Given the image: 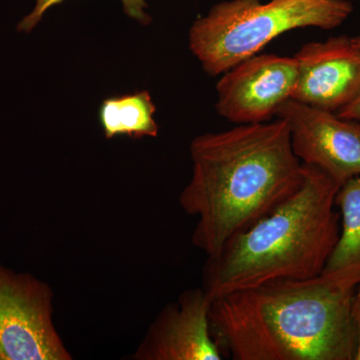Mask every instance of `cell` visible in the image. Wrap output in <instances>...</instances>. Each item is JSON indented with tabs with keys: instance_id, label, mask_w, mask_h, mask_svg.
<instances>
[{
	"instance_id": "cell-1",
	"label": "cell",
	"mask_w": 360,
	"mask_h": 360,
	"mask_svg": "<svg viewBox=\"0 0 360 360\" xmlns=\"http://www.w3.org/2000/svg\"><path fill=\"white\" fill-rule=\"evenodd\" d=\"M359 284L360 262L226 293L212 300L210 330L234 360H354Z\"/></svg>"
},
{
	"instance_id": "cell-2",
	"label": "cell",
	"mask_w": 360,
	"mask_h": 360,
	"mask_svg": "<svg viewBox=\"0 0 360 360\" xmlns=\"http://www.w3.org/2000/svg\"><path fill=\"white\" fill-rule=\"evenodd\" d=\"M189 149L193 175L179 205L198 219L191 241L207 257L290 198L304 179L283 118L200 135Z\"/></svg>"
},
{
	"instance_id": "cell-3",
	"label": "cell",
	"mask_w": 360,
	"mask_h": 360,
	"mask_svg": "<svg viewBox=\"0 0 360 360\" xmlns=\"http://www.w3.org/2000/svg\"><path fill=\"white\" fill-rule=\"evenodd\" d=\"M303 165V163H302ZM304 179L295 194L257 224L207 257L202 288L212 300L279 279L321 276L340 236L335 210L340 189L326 172L303 165Z\"/></svg>"
},
{
	"instance_id": "cell-4",
	"label": "cell",
	"mask_w": 360,
	"mask_h": 360,
	"mask_svg": "<svg viewBox=\"0 0 360 360\" xmlns=\"http://www.w3.org/2000/svg\"><path fill=\"white\" fill-rule=\"evenodd\" d=\"M354 13L349 0H225L189 30V47L210 77L257 56L290 30H335Z\"/></svg>"
},
{
	"instance_id": "cell-5",
	"label": "cell",
	"mask_w": 360,
	"mask_h": 360,
	"mask_svg": "<svg viewBox=\"0 0 360 360\" xmlns=\"http://www.w3.org/2000/svg\"><path fill=\"white\" fill-rule=\"evenodd\" d=\"M53 290L0 264V360H71L53 322Z\"/></svg>"
},
{
	"instance_id": "cell-6",
	"label": "cell",
	"mask_w": 360,
	"mask_h": 360,
	"mask_svg": "<svg viewBox=\"0 0 360 360\" xmlns=\"http://www.w3.org/2000/svg\"><path fill=\"white\" fill-rule=\"evenodd\" d=\"M297 79L295 58L262 54L241 61L217 85L220 116L236 124L266 122L291 99Z\"/></svg>"
},
{
	"instance_id": "cell-7",
	"label": "cell",
	"mask_w": 360,
	"mask_h": 360,
	"mask_svg": "<svg viewBox=\"0 0 360 360\" xmlns=\"http://www.w3.org/2000/svg\"><path fill=\"white\" fill-rule=\"evenodd\" d=\"M277 117L290 127L291 148L303 165H314L340 186L360 175V122L290 99Z\"/></svg>"
},
{
	"instance_id": "cell-8",
	"label": "cell",
	"mask_w": 360,
	"mask_h": 360,
	"mask_svg": "<svg viewBox=\"0 0 360 360\" xmlns=\"http://www.w3.org/2000/svg\"><path fill=\"white\" fill-rule=\"evenodd\" d=\"M212 300L193 288L163 307L132 355L135 360H220L224 354L210 330Z\"/></svg>"
},
{
	"instance_id": "cell-9",
	"label": "cell",
	"mask_w": 360,
	"mask_h": 360,
	"mask_svg": "<svg viewBox=\"0 0 360 360\" xmlns=\"http://www.w3.org/2000/svg\"><path fill=\"white\" fill-rule=\"evenodd\" d=\"M297 79L291 99L340 110L360 91V51L347 35L303 45L295 56Z\"/></svg>"
},
{
	"instance_id": "cell-10",
	"label": "cell",
	"mask_w": 360,
	"mask_h": 360,
	"mask_svg": "<svg viewBox=\"0 0 360 360\" xmlns=\"http://www.w3.org/2000/svg\"><path fill=\"white\" fill-rule=\"evenodd\" d=\"M155 110L148 91L104 99L99 108V122L104 136L113 139L117 135H127L134 139L155 137L158 134Z\"/></svg>"
},
{
	"instance_id": "cell-11",
	"label": "cell",
	"mask_w": 360,
	"mask_h": 360,
	"mask_svg": "<svg viewBox=\"0 0 360 360\" xmlns=\"http://www.w3.org/2000/svg\"><path fill=\"white\" fill-rule=\"evenodd\" d=\"M335 205L342 217L340 239L323 272L335 271L360 262V175L338 189Z\"/></svg>"
},
{
	"instance_id": "cell-12",
	"label": "cell",
	"mask_w": 360,
	"mask_h": 360,
	"mask_svg": "<svg viewBox=\"0 0 360 360\" xmlns=\"http://www.w3.org/2000/svg\"><path fill=\"white\" fill-rule=\"evenodd\" d=\"M63 1L65 0H35L34 8L20 21L18 30L23 32H32L33 28L39 25L47 11L51 7L63 4ZM122 2L125 13L129 18L139 21L142 25H148L150 22L151 18L146 11L148 7L146 0H122Z\"/></svg>"
},
{
	"instance_id": "cell-13",
	"label": "cell",
	"mask_w": 360,
	"mask_h": 360,
	"mask_svg": "<svg viewBox=\"0 0 360 360\" xmlns=\"http://www.w3.org/2000/svg\"><path fill=\"white\" fill-rule=\"evenodd\" d=\"M338 116L342 120L360 122V91L354 101L338 110Z\"/></svg>"
},
{
	"instance_id": "cell-14",
	"label": "cell",
	"mask_w": 360,
	"mask_h": 360,
	"mask_svg": "<svg viewBox=\"0 0 360 360\" xmlns=\"http://www.w3.org/2000/svg\"><path fill=\"white\" fill-rule=\"evenodd\" d=\"M352 319H354L357 335V349L354 360H360V284L355 291L354 302H352Z\"/></svg>"
},
{
	"instance_id": "cell-15",
	"label": "cell",
	"mask_w": 360,
	"mask_h": 360,
	"mask_svg": "<svg viewBox=\"0 0 360 360\" xmlns=\"http://www.w3.org/2000/svg\"><path fill=\"white\" fill-rule=\"evenodd\" d=\"M352 40H354V44L356 45L357 49L360 51V35L359 37H352Z\"/></svg>"
}]
</instances>
